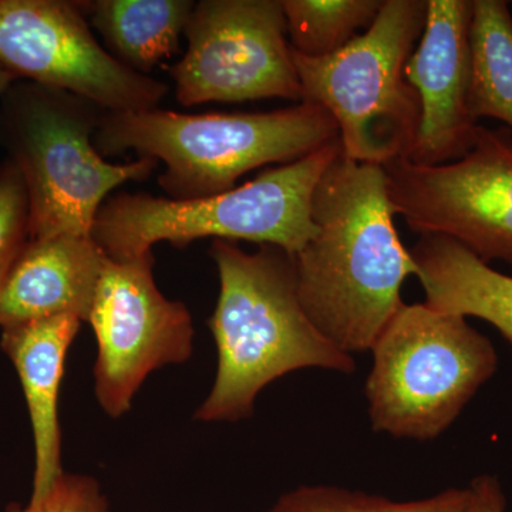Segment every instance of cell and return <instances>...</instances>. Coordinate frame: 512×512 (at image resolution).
Masks as SVG:
<instances>
[{
	"instance_id": "cell-1",
	"label": "cell",
	"mask_w": 512,
	"mask_h": 512,
	"mask_svg": "<svg viewBox=\"0 0 512 512\" xmlns=\"http://www.w3.org/2000/svg\"><path fill=\"white\" fill-rule=\"evenodd\" d=\"M393 218L382 165L340 151L313 194L315 234L292 261L309 318L349 355L372 350L406 305L402 286L417 272Z\"/></svg>"
},
{
	"instance_id": "cell-2",
	"label": "cell",
	"mask_w": 512,
	"mask_h": 512,
	"mask_svg": "<svg viewBox=\"0 0 512 512\" xmlns=\"http://www.w3.org/2000/svg\"><path fill=\"white\" fill-rule=\"evenodd\" d=\"M220 295L210 329L217 345L214 384L194 420L248 419L268 384L296 370L355 372L352 355L326 338L309 318L296 288L292 255L274 245L247 252L215 239Z\"/></svg>"
},
{
	"instance_id": "cell-3",
	"label": "cell",
	"mask_w": 512,
	"mask_h": 512,
	"mask_svg": "<svg viewBox=\"0 0 512 512\" xmlns=\"http://www.w3.org/2000/svg\"><path fill=\"white\" fill-rule=\"evenodd\" d=\"M336 138L328 111L301 101L265 113H104L93 143L101 156L133 151L153 158L164 165L158 184L168 198L194 200L232 190L264 165L301 160Z\"/></svg>"
},
{
	"instance_id": "cell-4",
	"label": "cell",
	"mask_w": 512,
	"mask_h": 512,
	"mask_svg": "<svg viewBox=\"0 0 512 512\" xmlns=\"http://www.w3.org/2000/svg\"><path fill=\"white\" fill-rule=\"evenodd\" d=\"M340 151L336 138L301 160L211 197L173 200L121 192L100 208L92 237L104 254L121 262L151 254L160 242L185 248L202 238L274 245L298 254L316 231L313 194Z\"/></svg>"
},
{
	"instance_id": "cell-5",
	"label": "cell",
	"mask_w": 512,
	"mask_h": 512,
	"mask_svg": "<svg viewBox=\"0 0 512 512\" xmlns=\"http://www.w3.org/2000/svg\"><path fill=\"white\" fill-rule=\"evenodd\" d=\"M99 107L74 94L18 80L0 99V146L25 184L29 238L92 235L111 192L156 171L153 158L104 160L93 137Z\"/></svg>"
},
{
	"instance_id": "cell-6",
	"label": "cell",
	"mask_w": 512,
	"mask_h": 512,
	"mask_svg": "<svg viewBox=\"0 0 512 512\" xmlns=\"http://www.w3.org/2000/svg\"><path fill=\"white\" fill-rule=\"evenodd\" d=\"M426 19L427 0H384L372 26L335 55L312 59L291 49L302 101L332 116L349 160L384 165L412 151L420 100L404 67Z\"/></svg>"
},
{
	"instance_id": "cell-7",
	"label": "cell",
	"mask_w": 512,
	"mask_h": 512,
	"mask_svg": "<svg viewBox=\"0 0 512 512\" xmlns=\"http://www.w3.org/2000/svg\"><path fill=\"white\" fill-rule=\"evenodd\" d=\"M372 352L365 392L373 430L419 441L444 433L498 363L467 318L426 302L404 305Z\"/></svg>"
},
{
	"instance_id": "cell-8",
	"label": "cell",
	"mask_w": 512,
	"mask_h": 512,
	"mask_svg": "<svg viewBox=\"0 0 512 512\" xmlns=\"http://www.w3.org/2000/svg\"><path fill=\"white\" fill-rule=\"evenodd\" d=\"M394 215L420 234L453 239L488 264L512 265V131L478 126L467 154L441 165H382Z\"/></svg>"
},
{
	"instance_id": "cell-9",
	"label": "cell",
	"mask_w": 512,
	"mask_h": 512,
	"mask_svg": "<svg viewBox=\"0 0 512 512\" xmlns=\"http://www.w3.org/2000/svg\"><path fill=\"white\" fill-rule=\"evenodd\" d=\"M173 69L183 106L262 99L302 101L282 0H201Z\"/></svg>"
},
{
	"instance_id": "cell-10",
	"label": "cell",
	"mask_w": 512,
	"mask_h": 512,
	"mask_svg": "<svg viewBox=\"0 0 512 512\" xmlns=\"http://www.w3.org/2000/svg\"><path fill=\"white\" fill-rule=\"evenodd\" d=\"M0 66L106 113L157 109L168 92L101 47L80 2L0 0Z\"/></svg>"
},
{
	"instance_id": "cell-11",
	"label": "cell",
	"mask_w": 512,
	"mask_h": 512,
	"mask_svg": "<svg viewBox=\"0 0 512 512\" xmlns=\"http://www.w3.org/2000/svg\"><path fill=\"white\" fill-rule=\"evenodd\" d=\"M153 266V252L133 261L107 259L87 318L97 342L94 394L111 419L131 409L151 373L194 353L191 313L158 289Z\"/></svg>"
},
{
	"instance_id": "cell-12",
	"label": "cell",
	"mask_w": 512,
	"mask_h": 512,
	"mask_svg": "<svg viewBox=\"0 0 512 512\" xmlns=\"http://www.w3.org/2000/svg\"><path fill=\"white\" fill-rule=\"evenodd\" d=\"M473 0H427V19L404 77L420 100L414 164L456 161L473 147L480 124L468 110Z\"/></svg>"
},
{
	"instance_id": "cell-13",
	"label": "cell",
	"mask_w": 512,
	"mask_h": 512,
	"mask_svg": "<svg viewBox=\"0 0 512 512\" xmlns=\"http://www.w3.org/2000/svg\"><path fill=\"white\" fill-rule=\"evenodd\" d=\"M107 259L92 235L29 238L0 286V329L56 316L87 322Z\"/></svg>"
},
{
	"instance_id": "cell-14",
	"label": "cell",
	"mask_w": 512,
	"mask_h": 512,
	"mask_svg": "<svg viewBox=\"0 0 512 512\" xmlns=\"http://www.w3.org/2000/svg\"><path fill=\"white\" fill-rule=\"evenodd\" d=\"M82 323L74 316H56L2 329L0 348L18 373L32 426L35 468L30 500L43 497L64 473L60 384Z\"/></svg>"
},
{
	"instance_id": "cell-15",
	"label": "cell",
	"mask_w": 512,
	"mask_h": 512,
	"mask_svg": "<svg viewBox=\"0 0 512 512\" xmlns=\"http://www.w3.org/2000/svg\"><path fill=\"white\" fill-rule=\"evenodd\" d=\"M410 254L427 305L483 319L512 345V276L490 268L453 239L437 235L421 237Z\"/></svg>"
},
{
	"instance_id": "cell-16",
	"label": "cell",
	"mask_w": 512,
	"mask_h": 512,
	"mask_svg": "<svg viewBox=\"0 0 512 512\" xmlns=\"http://www.w3.org/2000/svg\"><path fill=\"white\" fill-rule=\"evenodd\" d=\"M113 56L147 74L173 57L185 35L191 0H96L80 2Z\"/></svg>"
},
{
	"instance_id": "cell-17",
	"label": "cell",
	"mask_w": 512,
	"mask_h": 512,
	"mask_svg": "<svg viewBox=\"0 0 512 512\" xmlns=\"http://www.w3.org/2000/svg\"><path fill=\"white\" fill-rule=\"evenodd\" d=\"M471 82L468 110L512 131V13L505 0H473L470 26Z\"/></svg>"
},
{
	"instance_id": "cell-18",
	"label": "cell",
	"mask_w": 512,
	"mask_h": 512,
	"mask_svg": "<svg viewBox=\"0 0 512 512\" xmlns=\"http://www.w3.org/2000/svg\"><path fill=\"white\" fill-rule=\"evenodd\" d=\"M289 45L320 59L348 46L375 22L384 0H282Z\"/></svg>"
},
{
	"instance_id": "cell-19",
	"label": "cell",
	"mask_w": 512,
	"mask_h": 512,
	"mask_svg": "<svg viewBox=\"0 0 512 512\" xmlns=\"http://www.w3.org/2000/svg\"><path fill=\"white\" fill-rule=\"evenodd\" d=\"M468 507V487L450 488L423 500L393 501L333 485H303L264 512H468Z\"/></svg>"
},
{
	"instance_id": "cell-20",
	"label": "cell",
	"mask_w": 512,
	"mask_h": 512,
	"mask_svg": "<svg viewBox=\"0 0 512 512\" xmlns=\"http://www.w3.org/2000/svg\"><path fill=\"white\" fill-rule=\"evenodd\" d=\"M29 239V204L15 165L0 163V286Z\"/></svg>"
},
{
	"instance_id": "cell-21",
	"label": "cell",
	"mask_w": 512,
	"mask_h": 512,
	"mask_svg": "<svg viewBox=\"0 0 512 512\" xmlns=\"http://www.w3.org/2000/svg\"><path fill=\"white\" fill-rule=\"evenodd\" d=\"M10 512H114L101 484L93 476L64 473L43 497Z\"/></svg>"
},
{
	"instance_id": "cell-22",
	"label": "cell",
	"mask_w": 512,
	"mask_h": 512,
	"mask_svg": "<svg viewBox=\"0 0 512 512\" xmlns=\"http://www.w3.org/2000/svg\"><path fill=\"white\" fill-rule=\"evenodd\" d=\"M470 507L468 512H505V497L497 478L480 476L468 487Z\"/></svg>"
},
{
	"instance_id": "cell-23",
	"label": "cell",
	"mask_w": 512,
	"mask_h": 512,
	"mask_svg": "<svg viewBox=\"0 0 512 512\" xmlns=\"http://www.w3.org/2000/svg\"><path fill=\"white\" fill-rule=\"evenodd\" d=\"M18 77L13 76L9 70H6L5 67L0 66V99L5 96V93L8 92L10 86L13 83L18 82Z\"/></svg>"
},
{
	"instance_id": "cell-24",
	"label": "cell",
	"mask_w": 512,
	"mask_h": 512,
	"mask_svg": "<svg viewBox=\"0 0 512 512\" xmlns=\"http://www.w3.org/2000/svg\"><path fill=\"white\" fill-rule=\"evenodd\" d=\"M510 5H512V2L510 3Z\"/></svg>"
}]
</instances>
